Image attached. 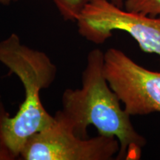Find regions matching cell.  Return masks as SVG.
Here are the masks:
<instances>
[{
    "label": "cell",
    "instance_id": "cell-5",
    "mask_svg": "<svg viewBox=\"0 0 160 160\" xmlns=\"http://www.w3.org/2000/svg\"><path fill=\"white\" fill-rule=\"evenodd\" d=\"M104 74L131 117L160 113V72L150 71L111 48L104 53Z\"/></svg>",
    "mask_w": 160,
    "mask_h": 160
},
{
    "label": "cell",
    "instance_id": "cell-9",
    "mask_svg": "<svg viewBox=\"0 0 160 160\" xmlns=\"http://www.w3.org/2000/svg\"><path fill=\"white\" fill-rule=\"evenodd\" d=\"M18 0H0V4L3 5H8L13 2H17Z\"/></svg>",
    "mask_w": 160,
    "mask_h": 160
},
{
    "label": "cell",
    "instance_id": "cell-4",
    "mask_svg": "<svg viewBox=\"0 0 160 160\" xmlns=\"http://www.w3.org/2000/svg\"><path fill=\"white\" fill-rule=\"evenodd\" d=\"M47 128L33 134L26 142L19 155L23 160H111L119 151L115 137L98 135L81 138L53 115Z\"/></svg>",
    "mask_w": 160,
    "mask_h": 160
},
{
    "label": "cell",
    "instance_id": "cell-8",
    "mask_svg": "<svg viewBox=\"0 0 160 160\" xmlns=\"http://www.w3.org/2000/svg\"><path fill=\"white\" fill-rule=\"evenodd\" d=\"M10 114L5 108V106L0 102V160L18 159L14 153L11 151L5 142L3 134V125L6 118Z\"/></svg>",
    "mask_w": 160,
    "mask_h": 160
},
{
    "label": "cell",
    "instance_id": "cell-7",
    "mask_svg": "<svg viewBox=\"0 0 160 160\" xmlns=\"http://www.w3.org/2000/svg\"><path fill=\"white\" fill-rule=\"evenodd\" d=\"M124 8L129 11L157 17L160 16V0H125Z\"/></svg>",
    "mask_w": 160,
    "mask_h": 160
},
{
    "label": "cell",
    "instance_id": "cell-2",
    "mask_svg": "<svg viewBox=\"0 0 160 160\" xmlns=\"http://www.w3.org/2000/svg\"><path fill=\"white\" fill-rule=\"evenodd\" d=\"M0 62L19 78L25 91L17 113L9 115L3 125L5 142L19 159L29 138L53 122L54 117L44 107L40 92L55 81L57 67L45 52L24 45L14 33L0 42Z\"/></svg>",
    "mask_w": 160,
    "mask_h": 160
},
{
    "label": "cell",
    "instance_id": "cell-6",
    "mask_svg": "<svg viewBox=\"0 0 160 160\" xmlns=\"http://www.w3.org/2000/svg\"><path fill=\"white\" fill-rule=\"evenodd\" d=\"M65 21L77 22L88 0H52ZM118 7L124 8L125 0H109Z\"/></svg>",
    "mask_w": 160,
    "mask_h": 160
},
{
    "label": "cell",
    "instance_id": "cell-3",
    "mask_svg": "<svg viewBox=\"0 0 160 160\" xmlns=\"http://www.w3.org/2000/svg\"><path fill=\"white\" fill-rule=\"evenodd\" d=\"M78 32L97 45L105 43L113 32L128 33L140 49L160 57V18L129 11L109 0H88L77 20Z\"/></svg>",
    "mask_w": 160,
    "mask_h": 160
},
{
    "label": "cell",
    "instance_id": "cell-1",
    "mask_svg": "<svg viewBox=\"0 0 160 160\" xmlns=\"http://www.w3.org/2000/svg\"><path fill=\"white\" fill-rule=\"evenodd\" d=\"M104 53L98 48L89 52L82 73V87L64 91L62 108L54 116L79 137H88L90 125L94 126L99 135L115 137L120 145L117 159H140L147 140L133 127L131 116L121 107V101L106 79Z\"/></svg>",
    "mask_w": 160,
    "mask_h": 160
}]
</instances>
